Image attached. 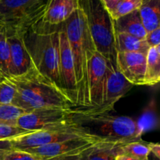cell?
Here are the masks:
<instances>
[{"label":"cell","mask_w":160,"mask_h":160,"mask_svg":"<svg viewBox=\"0 0 160 160\" xmlns=\"http://www.w3.org/2000/svg\"><path fill=\"white\" fill-rule=\"evenodd\" d=\"M59 25L48 24L41 18L22 29V32L36 70L62 92L59 79Z\"/></svg>","instance_id":"1"},{"label":"cell","mask_w":160,"mask_h":160,"mask_svg":"<svg viewBox=\"0 0 160 160\" xmlns=\"http://www.w3.org/2000/svg\"><path fill=\"white\" fill-rule=\"evenodd\" d=\"M69 122L73 129L103 142L125 143L142 139L137 121L127 116L70 109Z\"/></svg>","instance_id":"2"},{"label":"cell","mask_w":160,"mask_h":160,"mask_svg":"<svg viewBox=\"0 0 160 160\" xmlns=\"http://www.w3.org/2000/svg\"><path fill=\"white\" fill-rule=\"evenodd\" d=\"M62 24L73 54L78 85V104L73 109H85L89 106L88 61L96 50L84 14L78 6Z\"/></svg>","instance_id":"3"},{"label":"cell","mask_w":160,"mask_h":160,"mask_svg":"<svg viewBox=\"0 0 160 160\" xmlns=\"http://www.w3.org/2000/svg\"><path fill=\"white\" fill-rule=\"evenodd\" d=\"M16 90L12 105L31 112L45 108L71 109L65 95L35 69L19 77L6 78Z\"/></svg>","instance_id":"4"},{"label":"cell","mask_w":160,"mask_h":160,"mask_svg":"<svg viewBox=\"0 0 160 160\" xmlns=\"http://www.w3.org/2000/svg\"><path fill=\"white\" fill-rule=\"evenodd\" d=\"M84 14L95 50L108 64L117 67V43L113 20L102 0H77Z\"/></svg>","instance_id":"5"},{"label":"cell","mask_w":160,"mask_h":160,"mask_svg":"<svg viewBox=\"0 0 160 160\" xmlns=\"http://www.w3.org/2000/svg\"><path fill=\"white\" fill-rule=\"evenodd\" d=\"M48 0H0V25L23 29L42 18Z\"/></svg>","instance_id":"6"},{"label":"cell","mask_w":160,"mask_h":160,"mask_svg":"<svg viewBox=\"0 0 160 160\" xmlns=\"http://www.w3.org/2000/svg\"><path fill=\"white\" fill-rule=\"evenodd\" d=\"M70 109L45 108L26 112L13 123L28 131H45L70 128L69 114Z\"/></svg>","instance_id":"7"},{"label":"cell","mask_w":160,"mask_h":160,"mask_svg":"<svg viewBox=\"0 0 160 160\" xmlns=\"http://www.w3.org/2000/svg\"><path fill=\"white\" fill-rule=\"evenodd\" d=\"M59 79L62 93L71 104V109L75 108L78 95L75 66L62 23L59 25Z\"/></svg>","instance_id":"8"},{"label":"cell","mask_w":160,"mask_h":160,"mask_svg":"<svg viewBox=\"0 0 160 160\" xmlns=\"http://www.w3.org/2000/svg\"><path fill=\"white\" fill-rule=\"evenodd\" d=\"M84 136L88 135L71 128H66L61 129L30 131L9 139L8 141H9L12 145V149L26 150Z\"/></svg>","instance_id":"9"},{"label":"cell","mask_w":160,"mask_h":160,"mask_svg":"<svg viewBox=\"0 0 160 160\" xmlns=\"http://www.w3.org/2000/svg\"><path fill=\"white\" fill-rule=\"evenodd\" d=\"M107 62L101 54L95 51L88 61V108L78 110L92 112L96 110L104 102L105 86L106 80Z\"/></svg>","instance_id":"10"},{"label":"cell","mask_w":160,"mask_h":160,"mask_svg":"<svg viewBox=\"0 0 160 160\" xmlns=\"http://www.w3.org/2000/svg\"><path fill=\"white\" fill-rule=\"evenodd\" d=\"M100 142L95 138L84 136V137L75 138L62 142L45 145L38 148L23 150L33 155L42 158L43 160L58 159L66 156L79 155L86 148H89L94 144Z\"/></svg>","instance_id":"11"},{"label":"cell","mask_w":160,"mask_h":160,"mask_svg":"<svg viewBox=\"0 0 160 160\" xmlns=\"http://www.w3.org/2000/svg\"><path fill=\"white\" fill-rule=\"evenodd\" d=\"M6 28L10 49V70L9 78L21 76L35 69L29 52L25 45L22 29L6 27Z\"/></svg>","instance_id":"12"},{"label":"cell","mask_w":160,"mask_h":160,"mask_svg":"<svg viewBox=\"0 0 160 160\" xmlns=\"http://www.w3.org/2000/svg\"><path fill=\"white\" fill-rule=\"evenodd\" d=\"M134 86L119 71L117 67L107 63L104 102L101 107L92 112H110L114 109L116 103Z\"/></svg>","instance_id":"13"},{"label":"cell","mask_w":160,"mask_h":160,"mask_svg":"<svg viewBox=\"0 0 160 160\" xmlns=\"http://www.w3.org/2000/svg\"><path fill=\"white\" fill-rule=\"evenodd\" d=\"M146 53L117 52V67L133 85H145Z\"/></svg>","instance_id":"14"},{"label":"cell","mask_w":160,"mask_h":160,"mask_svg":"<svg viewBox=\"0 0 160 160\" xmlns=\"http://www.w3.org/2000/svg\"><path fill=\"white\" fill-rule=\"evenodd\" d=\"M78 8L77 0H48L42 20L50 25L65 22Z\"/></svg>","instance_id":"15"},{"label":"cell","mask_w":160,"mask_h":160,"mask_svg":"<svg viewBox=\"0 0 160 160\" xmlns=\"http://www.w3.org/2000/svg\"><path fill=\"white\" fill-rule=\"evenodd\" d=\"M120 144L100 141L80 153V160H116Z\"/></svg>","instance_id":"16"},{"label":"cell","mask_w":160,"mask_h":160,"mask_svg":"<svg viewBox=\"0 0 160 160\" xmlns=\"http://www.w3.org/2000/svg\"><path fill=\"white\" fill-rule=\"evenodd\" d=\"M113 26L115 32L127 33L140 39H145L147 34L138 9L113 20Z\"/></svg>","instance_id":"17"},{"label":"cell","mask_w":160,"mask_h":160,"mask_svg":"<svg viewBox=\"0 0 160 160\" xmlns=\"http://www.w3.org/2000/svg\"><path fill=\"white\" fill-rule=\"evenodd\" d=\"M138 12L147 33L160 28V0H142Z\"/></svg>","instance_id":"18"},{"label":"cell","mask_w":160,"mask_h":160,"mask_svg":"<svg viewBox=\"0 0 160 160\" xmlns=\"http://www.w3.org/2000/svg\"><path fill=\"white\" fill-rule=\"evenodd\" d=\"M160 81V45L151 47L146 54L145 85L154 86Z\"/></svg>","instance_id":"19"},{"label":"cell","mask_w":160,"mask_h":160,"mask_svg":"<svg viewBox=\"0 0 160 160\" xmlns=\"http://www.w3.org/2000/svg\"><path fill=\"white\" fill-rule=\"evenodd\" d=\"M117 52H148L149 46L145 39H140L129 34L115 32Z\"/></svg>","instance_id":"20"},{"label":"cell","mask_w":160,"mask_h":160,"mask_svg":"<svg viewBox=\"0 0 160 160\" xmlns=\"http://www.w3.org/2000/svg\"><path fill=\"white\" fill-rule=\"evenodd\" d=\"M150 149L148 142L142 139L120 144L118 148V155L130 156L137 159L148 160Z\"/></svg>","instance_id":"21"},{"label":"cell","mask_w":160,"mask_h":160,"mask_svg":"<svg viewBox=\"0 0 160 160\" xmlns=\"http://www.w3.org/2000/svg\"><path fill=\"white\" fill-rule=\"evenodd\" d=\"M10 49L7 39L6 27L0 25V71L4 79L9 77Z\"/></svg>","instance_id":"22"},{"label":"cell","mask_w":160,"mask_h":160,"mask_svg":"<svg viewBox=\"0 0 160 160\" xmlns=\"http://www.w3.org/2000/svg\"><path fill=\"white\" fill-rule=\"evenodd\" d=\"M142 4V0H120L110 13L113 20L138 10Z\"/></svg>","instance_id":"23"},{"label":"cell","mask_w":160,"mask_h":160,"mask_svg":"<svg viewBox=\"0 0 160 160\" xmlns=\"http://www.w3.org/2000/svg\"><path fill=\"white\" fill-rule=\"evenodd\" d=\"M25 112L13 105H0V123H13Z\"/></svg>","instance_id":"24"},{"label":"cell","mask_w":160,"mask_h":160,"mask_svg":"<svg viewBox=\"0 0 160 160\" xmlns=\"http://www.w3.org/2000/svg\"><path fill=\"white\" fill-rule=\"evenodd\" d=\"M16 90L7 79L0 81V105H12Z\"/></svg>","instance_id":"25"},{"label":"cell","mask_w":160,"mask_h":160,"mask_svg":"<svg viewBox=\"0 0 160 160\" xmlns=\"http://www.w3.org/2000/svg\"><path fill=\"white\" fill-rule=\"evenodd\" d=\"M30 131L19 128L14 123H0V141L9 140Z\"/></svg>","instance_id":"26"},{"label":"cell","mask_w":160,"mask_h":160,"mask_svg":"<svg viewBox=\"0 0 160 160\" xmlns=\"http://www.w3.org/2000/svg\"><path fill=\"white\" fill-rule=\"evenodd\" d=\"M0 160H43L42 158L23 150L11 149L0 156Z\"/></svg>","instance_id":"27"},{"label":"cell","mask_w":160,"mask_h":160,"mask_svg":"<svg viewBox=\"0 0 160 160\" xmlns=\"http://www.w3.org/2000/svg\"><path fill=\"white\" fill-rule=\"evenodd\" d=\"M155 120H156V112L152 109L145 112L142 117H141V120L137 121L139 131L142 135L155 126Z\"/></svg>","instance_id":"28"},{"label":"cell","mask_w":160,"mask_h":160,"mask_svg":"<svg viewBox=\"0 0 160 160\" xmlns=\"http://www.w3.org/2000/svg\"><path fill=\"white\" fill-rule=\"evenodd\" d=\"M145 39L149 48L160 45V28L147 33Z\"/></svg>","instance_id":"29"},{"label":"cell","mask_w":160,"mask_h":160,"mask_svg":"<svg viewBox=\"0 0 160 160\" xmlns=\"http://www.w3.org/2000/svg\"><path fill=\"white\" fill-rule=\"evenodd\" d=\"M102 1L106 9L110 14L120 0H102Z\"/></svg>","instance_id":"30"},{"label":"cell","mask_w":160,"mask_h":160,"mask_svg":"<svg viewBox=\"0 0 160 160\" xmlns=\"http://www.w3.org/2000/svg\"><path fill=\"white\" fill-rule=\"evenodd\" d=\"M150 153H152L155 157L160 159V145L159 143H148Z\"/></svg>","instance_id":"31"},{"label":"cell","mask_w":160,"mask_h":160,"mask_svg":"<svg viewBox=\"0 0 160 160\" xmlns=\"http://www.w3.org/2000/svg\"><path fill=\"white\" fill-rule=\"evenodd\" d=\"M11 149H12V148L9 141H0V156H2L3 153L9 151Z\"/></svg>","instance_id":"32"},{"label":"cell","mask_w":160,"mask_h":160,"mask_svg":"<svg viewBox=\"0 0 160 160\" xmlns=\"http://www.w3.org/2000/svg\"><path fill=\"white\" fill-rule=\"evenodd\" d=\"M47 160H80L79 155H75V156H66V157L58 158V159H47Z\"/></svg>","instance_id":"33"},{"label":"cell","mask_w":160,"mask_h":160,"mask_svg":"<svg viewBox=\"0 0 160 160\" xmlns=\"http://www.w3.org/2000/svg\"><path fill=\"white\" fill-rule=\"evenodd\" d=\"M116 160H144V159H137V158L130 157V156H123V155H118V156H117V158H116Z\"/></svg>","instance_id":"34"},{"label":"cell","mask_w":160,"mask_h":160,"mask_svg":"<svg viewBox=\"0 0 160 160\" xmlns=\"http://www.w3.org/2000/svg\"><path fill=\"white\" fill-rule=\"evenodd\" d=\"M2 79H4V78H3L2 74L1 71H0V80H2Z\"/></svg>","instance_id":"35"},{"label":"cell","mask_w":160,"mask_h":160,"mask_svg":"<svg viewBox=\"0 0 160 160\" xmlns=\"http://www.w3.org/2000/svg\"><path fill=\"white\" fill-rule=\"evenodd\" d=\"M2 80H3V79H2ZM0 81H1V80H0Z\"/></svg>","instance_id":"36"}]
</instances>
